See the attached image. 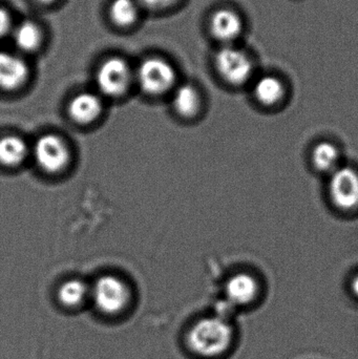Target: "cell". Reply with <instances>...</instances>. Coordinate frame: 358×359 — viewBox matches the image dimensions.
<instances>
[{"label": "cell", "instance_id": "obj_1", "mask_svg": "<svg viewBox=\"0 0 358 359\" xmlns=\"http://www.w3.org/2000/svg\"><path fill=\"white\" fill-rule=\"evenodd\" d=\"M230 325L220 316L197 320L186 334L189 351L199 358H214L224 353L233 341Z\"/></svg>", "mask_w": 358, "mask_h": 359}, {"label": "cell", "instance_id": "obj_2", "mask_svg": "<svg viewBox=\"0 0 358 359\" xmlns=\"http://www.w3.org/2000/svg\"><path fill=\"white\" fill-rule=\"evenodd\" d=\"M90 299L96 309L103 316H117L130 304V289L117 276H101L90 287Z\"/></svg>", "mask_w": 358, "mask_h": 359}, {"label": "cell", "instance_id": "obj_3", "mask_svg": "<svg viewBox=\"0 0 358 359\" xmlns=\"http://www.w3.org/2000/svg\"><path fill=\"white\" fill-rule=\"evenodd\" d=\"M328 196L332 205L343 212L358 209V170L351 166H340L330 174Z\"/></svg>", "mask_w": 358, "mask_h": 359}, {"label": "cell", "instance_id": "obj_4", "mask_svg": "<svg viewBox=\"0 0 358 359\" xmlns=\"http://www.w3.org/2000/svg\"><path fill=\"white\" fill-rule=\"evenodd\" d=\"M216 67L219 75L231 86H245L254 74V65L245 52L226 46L216 56Z\"/></svg>", "mask_w": 358, "mask_h": 359}, {"label": "cell", "instance_id": "obj_5", "mask_svg": "<svg viewBox=\"0 0 358 359\" xmlns=\"http://www.w3.org/2000/svg\"><path fill=\"white\" fill-rule=\"evenodd\" d=\"M137 81L143 92L157 96L168 92L174 86L176 72L167 61L149 58L138 67Z\"/></svg>", "mask_w": 358, "mask_h": 359}, {"label": "cell", "instance_id": "obj_6", "mask_svg": "<svg viewBox=\"0 0 358 359\" xmlns=\"http://www.w3.org/2000/svg\"><path fill=\"white\" fill-rule=\"evenodd\" d=\"M132 80L130 65L118 57L105 60L97 72V86L103 94L109 97H120L125 94Z\"/></svg>", "mask_w": 358, "mask_h": 359}, {"label": "cell", "instance_id": "obj_7", "mask_svg": "<svg viewBox=\"0 0 358 359\" xmlns=\"http://www.w3.org/2000/svg\"><path fill=\"white\" fill-rule=\"evenodd\" d=\"M33 154L38 165L48 172L64 170L71 159L67 143L52 134L44 135L36 141Z\"/></svg>", "mask_w": 358, "mask_h": 359}, {"label": "cell", "instance_id": "obj_8", "mask_svg": "<svg viewBox=\"0 0 358 359\" xmlns=\"http://www.w3.org/2000/svg\"><path fill=\"white\" fill-rule=\"evenodd\" d=\"M29 73V67L20 56L0 52V88L17 90L27 82Z\"/></svg>", "mask_w": 358, "mask_h": 359}, {"label": "cell", "instance_id": "obj_9", "mask_svg": "<svg viewBox=\"0 0 358 359\" xmlns=\"http://www.w3.org/2000/svg\"><path fill=\"white\" fill-rule=\"evenodd\" d=\"M259 291L258 280L248 272L233 274L225 285L227 301L233 305L243 306L252 303L258 297Z\"/></svg>", "mask_w": 358, "mask_h": 359}, {"label": "cell", "instance_id": "obj_10", "mask_svg": "<svg viewBox=\"0 0 358 359\" xmlns=\"http://www.w3.org/2000/svg\"><path fill=\"white\" fill-rule=\"evenodd\" d=\"M243 29L241 17L231 10H220L214 13L210 21V31L214 38L224 43L235 41Z\"/></svg>", "mask_w": 358, "mask_h": 359}, {"label": "cell", "instance_id": "obj_11", "mask_svg": "<svg viewBox=\"0 0 358 359\" xmlns=\"http://www.w3.org/2000/svg\"><path fill=\"white\" fill-rule=\"evenodd\" d=\"M69 115L78 123H92L101 115L102 101L92 93H82L71 100Z\"/></svg>", "mask_w": 358, "mask_h": 359}, {"label": "cell", "instance_id": "obj_12", "mask_svg": "<svg viewBox=\"0 0 358 359\" xmlns=\"http://www.w3.org/2000/svg\"><path fill=\"white\" fill-rule=\"evenodd\" d=\"M285 94L283 82L275 76H263L256 80L254 86V99L262 107H277L285 98Z\"/></svg>", "mask_w": 358, "mask_h": 359}, {"label": "cell", "instance_id": "obj_13", "mask_svg": "<svg viewBox=\"0 0 358 359\" xmlns=\"http://www.w3.org/2000/svg\"><path fill=\"white\" fill-rule=\"evenodd\" d=\"M340 151L334 143L322 141L311 151V163L322 174H331L340 168Z\"/></svg>", "mask_w": 358, "mask_h": 359}, {"label": "cell", "instance_id": "obj_14", "mask_svg": "<svg viewBox=\"0 0 358 359\" xmlns=\"http://www.w3.org/2000/svg\"><path fill=\"white\" fill-rule=\"evenodd\" d=\"M57 297L67 309H77L90 299V288L83 280H67L59 287Z\"/></svg>", "mask_w": 358, "mask_h": 359}, {"label": "cell", "instance_id": "obj_15", "mask_svg": "<svg viewBox=\"0 0 358 359\" xmlns=\"http://www.w3.org/2000/svg\"><path fill=\"white\" fill-rule=\"evenodd\" d=\"M29 154V147L23 139L6 136L0 139V164L14 168L20 165Z\"/></svg>", "mask_w": 358, "mask_h": 359}, {"label": "cell", "instance_id": "obj_16", "mask_svg": "<svg viewBox=\"0 0 358 359\" xmlns=\"http://www.w3.org/2000/svg\"><path fill=\"white\" fill-rule=\"evenodd\" d=\"M172 104L183 117H195L201 109V97L193 86L183 84L174 90Z\"/></svg>", "mask_w": 358, "mask_h": 359}, {"label": "cell", "instance_id": "obj_17", "mask_svg": "<svg viewBox=\"0 0 358 359\" xmlns=\"http://www.w3.org/2000/svg\"><path fill=\"white\" fill-rule=\"evenodd\" d=\"M13 39L19 50L33 52L41 41V32L33 21L25 20L13 29Z\"/></svg>", "mask_w": 358, "mask_h": 359}, {"label": "cell", "instance_id": "obj_18", "mask_svg": "<svg viewBox=\"0 0 358 359\" xmlns=\"http://www.w3.org/2000/svg\"><path fill=\"white\" fill-rule=\"evenodd\" d=\"M109 14L116 25L128 27L138 17V2L136 0H113L109 6Z\"/></svg>", "mask_w": 358, "mask_h": 359}, {"label": "cell", "instance_id": "obj_19", "mask_svg": "<svg viewBox=\"0 0 358 359\" xmlns=\"http://www.w3.org/2000/svg\"><path fill=\"white\" fill-rule=\"evenodd\" d=\"M12 29V18L8 11L0 8V38H4L8 35Z\"/></svg>", "mask_w": 358, "mask_h": 359}, {"label": "cell", "instance_id": "obj_20", "mask_svg": "<svg viewBox=\"0 0 358 359\" xmlns=\"http://www.w3.org/2000/svg\"><path fill=\"white\" fill-rule=\"evenodd\" d=\"M176 1L177 0H139V4L151 10H160V8L172 6Z\"/></svg>", "mask_w": 358, "mask_h": 359}, {"label": "cell", "instance_id": "obj_21", "mask_svg": "<svg viewBox=\"0 0 358 359\" xmlns=\"http://www.w3.org/2000/svg\"><path fill=\"white\" fill-rule=\"evenodd\" d=\"M351 290L354 293L355 297H358V273L353 278L351 283Z\"/></svg>", "mask_w": 358, "mask_h": 359}, {"label": "cell", "instance_id": "obj_22", "mask_svg": "<svg viewBox=\"0 0 358 359\" xmlns=\"http://www.w3.org/2000/svg\"><path fill=\"white\" fill-rule=\"evenodd\" d=\"M37 2H40V4H50V2L54 1V0H36Z\"/></svg>", "mask_w": 358, "mask_h": 359}]
</instances>
